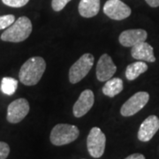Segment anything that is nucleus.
I'll list each match as a JSON object with an SVG mask.
<instances>
[{
	"label": "nucleus",
	"instance_id": "obj_1",
	"mask_svg": "<svg viewBox=\"0 0 159 159\" xmlns=\"http://www.w3.org/2000/svg\"><path fill=\"white\" fill-rule=\"evenodd\" d=\"M45 69L46 62L43 57H30L20 67L19 79L24 85L34 86L39 82Z\"/></svg>",
	"mask_w": 159,
	"mask_h": 159
},
{
	"label": "nucleus",
	"instance_id": "obj_2",
	"mask_svg": "<svg viewBox=\"0 0 159 159\" xmlns=\"http://www.w3.org/2000/svg\"><path fill=\"white\" fill-rule=\"evenodd\" d=\"M32 29L31 20L26 16H21L2 33L1 40L11 43H20L29 38Z\"/></svg>",
	"mask_w": 159,
	"mask_h": 159
},
{
	"label": "nucleus",
	"instance_id": "obj_3",
	"mask_svg": "<svg viewBox=\"0 0 159 159\" xmlns=\"http://www.w3.org/2000/svg\"><path fill=\"white\" fill-rule=\"evenodd\" d=\"M79 128L74 125L57 124L51 130L50 140L55 146H63L74 142L79 137Z\"/></svg>",
	"mask_w": 159,
	"mask_h": 159
},
{
	"label": "nucleus",
	"instance_id": "obj_4",
	"mask_svg": "<svg viewBox=\"0 0 159 159\" xmlns=\"http://www.w3.org/2000/svg\"><path fill=\"white\" fill-rule=\"evenodd\" d=\"M95 58L90 53L83 54L74 63L69 70V80L72 84H76L89 73L94 65Z\"/></svg>",
	"mask_w": 159,
	"mask_h": 159
},
{
	"label": "nucleus",
	"instance_id": "obj_5",
	"mask_svg": "<svg viewBox=\"0 0 159 159\" xmlns=\"http://www.w3.org/2000/svg\"><path fill=\"white\" fill-rule=\"evenodd\" d=\"M106 137L99 127H93L87 138V148L92 157H101L105 149Z\"/></svg>",
	"mask_w": 159,
	"mask_h": 159
},
{
	"label": "nucleus",
	"instance_id": "obj_6",
	"mask_svg": "<svg viewBox=\"0 0 159 159\" xmlns=\"http://www.w3.org/2000/svg\"><path fill=\"white\" fill-rule=\"evenodd\" d=\"M149 100V95L147 92H137L126 101L120 109V113L123 117H131L139 112Z\"/></svg>",
	"mask_w": 159,
	"mask_h": 159
},
{
	"label": "nucleus",
	"instance_id": "obj_7",
	"mask_svg": "<svg viewBox=\"0 0 159 159\" xmlns=\"http://www.w3.org/2000/svg\"><path fill=\"white\" fill-rule=\"evenodd\" d=\"M29 103L25 98H19L11 102L7 108L6 119L9 123L17 124L25 119L29 112Z\"/></svg>",
	"mask_w": 159,
	"mask_h": 159
},
{
	"label": "nucleus",
	"instance_id": "obj_8",
	"mask_svg": "<svg viewBox=\"0 0 159 159\" xmlns=\"http://www.w3.org/2000/svg\"><path fill=\"white\" fill-rule=\"evenodd\" d=\"M131 8L121 0H108L103 6V12L110 19L122 20L131 14Z\"/></svg>",
	"mask_w": 159,
	"mask_h": 159
},
{
	"label": "nucleus",
	"instance_id": "obj_9",
	"mask_svg": "<svg viewBox=\"0 0 159 159\" xmlns=\"http://www.w3.org/2000/svg\"><path fill=\"white\" fill-rule=\"evenodd\" d=\"M94 102H95V96L93 91L90 89L82 91L73 107L74 117L81 118L86 115L92 108Z\"/></svg>",
	"mask_w": 159,
	"mask_h": 159
},
{
	"label": "nucleus",
	"instance_id": "obj_10",
	"mask_svg": "<svg viewBox=\"0 0 159 159\" xmlns=\"http://www.w3.org/2000/svg\"><path fill=\"white\" fill-rule=\"evenodd\" d=\"M117 71V66L108 54H102L97 65V78L99 81L111 79Z\"/></svg>",
	"mask_w": 159,
	"mask_h": 159
},
{
	"label": "nucleus",
	"instance_id": "obj_11",
	"mask_svg": "<svg viewBox=\"0 0 159 159\" xmlns=\"http://www.w3.org/2000/svg\"><path fill=\"white\" fill-rule=\"evenodd\" d=\"M159 130L158 117L151 115L148 116L142 123L138 131V139L142 142H149Z\"/></svg>",
	"mask_w": 159,
	"mask_h": 159
},
{
	"label": "nucleus",
	"instance_id": "obj_12",
	"mask_svg": "<svg viewBox=\"0 0 159 159\" xmlns=\"http://www.w3.org/2000/svg\"><path fill=\"white\" fill-rule=\"evenodd\" d=\"M148 34L144 29H128L119 34V41L124 47H133L140 43L145 42Z\"/></svg>",
	"mask_w": 159,
	"mask_h": 159
},
{
	"label": "nucleus",
	"instance_id": "obj_13",
	"mask_svg": "<svg viewBox=\"0 0 159 159\" xmlns=\"http://www.w3.org/2000/svg\"><path fill=\"white\" fill-rule=\"evenodd\" d=\"M131 55L134 59L153 63L156 61V57L154 55V49L148 43L142 42L132 47Z\"/></svg>",
	"mask_w": 159,
	"mask_h": 159
},
{
	"label": "nucleus",
	"instance_id": "obj_14",
	"mask_svg": "<svg viewBox=\"0 0 159 159\" xmlns=\"http://www.w3.org/2000/svg\"><path fill=\"white\" fill-rule=\"evenodd\" d=\"M78 10L82 17H95L100 10V0H80Z\"/></svg>",
	"mask_w": 159,
	"mask_h": 159
},
{
	"label": "nucleus",
	"instance_id": "obj_15",
	"mask_svg": "<svg viewBox=\"0 0 159 159\" xmlns=\"http://www.w3.org/2000/svg\"><path fill=\"white\" fill-rule=\"evenodd\" d=\"M123 80L119 78H111L102 87V93L109 97H114L123 90Z\"/></svg>",
	"mask_w": 159,
	"mask_h": 159
},
{
	"label": "nucleus",
	"instance_id": "obj_16",
	"mask_svg": "<svg viewBox=\"0 0 159 159\" xmlns=\"http://www.w3.org/2000/svg\"><path fill=\"white\" fill-rule=\"evenodd\" d=\"M148 70L147 64L143 61L132 63L125 69V77L128 80H134Z\"/></svg>",
	"mask_w": 159,
	"mask_h": 159
},
{
	"label": "nucleus",
	"instance_id": "obj_17",
	"mask_svg": "<svg viewBox=\"0 0 159 159\" xmlns=\"http://www.w3.org/2000/svg\"><path fill=\"white\" fill-rule=\"evenodd\" d=\"M18 80L11 77H4L1 81V91L7 96L15 93L18 88Z\"/></svg>",
	"mask_w": 159,
	"mask_h": 159
},
{
	"label": "nucleus",
	"instance_id": "obj_18",
	"mask_svg": "<svg viewBox=\"0 0 159 159\" xmlns=\"http://www.w3.org/2000/svg\"><path fill=\"white\" fill-rule=\"evenodd\" d=\"M14 21H15V17L12 14L0 16V30L9 28Z\"/></svg>",
	"mask_w": 159,
	"mask_h": 159
},
{
	"label": "nucleus",
	"instance_id": "obj_19",
	"mask_svg": "<svg viewBox=\"0 0 159 159\" xmlns=\"http://www.w3.org/2000/svg\"><path fill=\"white\" fill-rule=\"evenodd\" d=\"M2 2L6 6H10V7L20 8V7L26 6L29 2V0H2Z\"/></svg>",
	"mask_w": 159,
	"mask_h": 159
},
{
	"label": "nucleus",
	"instance_id": "obj_20",
	"mask_svg": "<svg viewBox=\"0 0 159 159\" xmlns=\"http://www.w3.org/2000/svg\"><path fill=\"white\" fill-rule=\"evenodd\" d=\"M70 1L71 0H52L51 7L55 11H59L63 10Z\"/></svg>",
	"mask_w": 159,
	"mask_h": 159
},
{
	"label": "nucleus",
	"instance_id": "obj_21",
	"mask_svg": "<svg viewBox=\"0 0 159 159\" xmlns=\"http://www.w3.org/2000/svg\"><path fill=\"white\" fill-rule=\"evenodd\" d=\"M10 153L9 145L4 142H0V159H6Z\"/></svg>",
	"mask_w": 159,
	"mask_h": 159
},
{
	"label": "nucleus",
	"instance_id": "obj_22",
	"mask_svg": "<svg viewBox=\"0 0 159 159\" xmlns=\"http://www.w3.org/2000/svg\"><path fill=\"white\" fill-rule=\"evenodd\" d=\"M125 159H146L145 157L142 155V154L140 153H134L132 154L130 156H128L127 157H125Z\"/></svg>",
	"mask_w": 159,
	"mask_h": 159
},
{
	"label": "nucleus",
	"instance_id": "obj_23",
	"mask_svg": "<svg viewBox=\"0 0 159 159\" xmlns=\"http://www.w3.org/2000/svg\"><path fill=\"white\" fill-rule=\"evenodd\" d=\"M145 1L148 6L151 7H158L159 6V0H145Z\"/></svg>",
	"mask_w": 159,
	"mask_h": 159
}]
</instances>
